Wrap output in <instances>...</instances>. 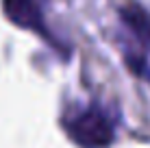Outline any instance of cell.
I'll return each instance as SVG.
<instances>
[{"instance_id": "2", "label": "cell", "mask_w": 150, "mask_h": 148, "mask_svg": "<svg viewBox=\"0 0 150 148\" xmlns=\"http://www.w3.org/2000/svg\"><path fill=\"white\" fill-rule=\"evenodd\" d=\"M120 15L144 42L150 44V13L146 11V9L139 7V4L133 2V0H128L126 4L120 7Z\"/></svg>"}, {"instance_id": "1", "label": "cell", "mask_w": 150, "mask_h": 148, "mask_svg": "<svg viewBox=\"0 0 150 148\" xmlns=\"http://www.w3.org/2000/svg\"><path fill=\"white\" fill-rule=\"evenodd\" d=\"M65 129L72 140L83 148H105L113 140L111 120L96 105L76 107L65 118Z\"/></svg>"}]
</instances>
